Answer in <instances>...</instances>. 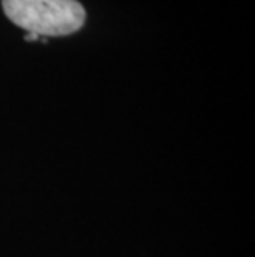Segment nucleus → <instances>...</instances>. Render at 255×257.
<instances>
[{
    "instance_id": "1",
    "label": "nucleus",
    "mask_w": 255,
    "mask_h": 257,
    "mask_svg": "<svg viewBox=\"0 0 255 257\" xmlns=\"http://www.w3.org/2000/svg\"><path fill=\"white\" fill-rule=\"evenodd\" d=\"M10 22L39 37H65L85 25L86 12L78 0H2Z\"/></svg>"
}]
</instances>
